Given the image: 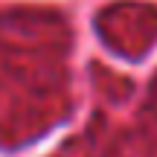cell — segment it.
I'll return each mask as SVG.
<instances>
[{
    "label": "cell",
    "mask_w": 157,
    "mask_h": 157,
    "mask_svg": "<svg viewBox=\"0 0 157 157\" xmlns=\"http://www.w3.org/2000/svg\"><path fill=\"white\" fill-rule=\"evenodd\" d=\"M99 29L108 44L128 52H143L157 38V9L143 3H117L99 15Z\"/></svg>",
    "instance_id": "obj_1"
}]
</instances>
